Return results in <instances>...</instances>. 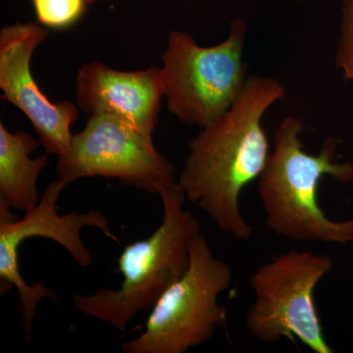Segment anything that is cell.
Returning a JSON list of instances; mask_svg holds the SVG:
<instances>
[{
	"instance_id": "6da1fadb",
	"label": "cell",
	"mask_w": 353,
	"mask_h": 353,
	"mask_svg": "<svg viewBox=\"0 0 353 353\" xmlns=\"http://www.w3.org/2000/svg\"><path fill=\"white\" fill-rule=\"evenodd\" d=\"M285 94L274 79L248 77L232 108L189 141L178 183L187 201L236 240L248 241L253 234L241 212V192L259 180L271 154L262 119Z\"/></svg>"
},
{
	"instance_id": "7a4b0ae2",
	"label": "cell",
	"mask_w": 353,
	"mask_h": 353,
	"mask_svg": "<svg viewBox=\"0 0 353 353\" xmlns=\"http://www.w3.org/2000/svg\"><path fill=\"white\" fill-rule=\"evenodd\" d=\"M303 129V121L288 116L274 134V150L259 183L267 227L290 241L353 243V218L330 219L318 197L325 176L353 182V163L336 161L338 141L331 136L318 154H309L299 137Z\"/></svg>"
},
{
	"instance_id": "3957f363",
	"label": "cell",
	"mask_w": 353,
	"mask_h": 353,
	"mask_svg": "<svg viewBox=\"0 0 353 353\" xmlns=\"http://www.w3.org/2000/svg\"><path fill=\"white\" fill-rule=\"evenodd\" d=\"M158 196L163 204V219L148 238L130 243L121 252L119 289L73 296L81 313L119 332H124L139 313L152 310L166 290L185 275L190 245L201 234V223L183 208L187 197L179 183H172Z\"/></svg>"
},
{
	"instance_id": "277c9868",
	"label": "cell",
	"mask_w": 353,
	"mask_h": 353,
	"mask_svg": "<svg viewBox=\"0 0 353 353\" xmlns=\"http://www.w3.org/2000/svg\"><path fill=\"white\" fill-rule=\"evenodd\" d=\"M248 26L232 21L228 38L204 48L188 32L168 34L161 60L163 95L169 113L181 122L201 128L232 108L248 80L243 61Z\"/></svg>"
},
{
	"instance_id": "5b68a950",
	"label": "cell",
	"mask_w": 353,
	"mask_h": 353,
	"mask_svg": "<svg viewBox=\"0 0 353 353\" xmlns=\"http://www.w3.org/2000/svg\"><path fill=\"white\" fill-rule=\"evenodd\" d=\"M233 282V271L218 259L199 234L190 245L189 269L153 306L145 332L123 343L124 353H185L210 340L227 324L228 311L219 303Z\"/></svg>"
},
{
	"instance_id": "8992f818",
	"label": "cell",
	"mask_w": 353,
	"mask_h": 353,
	"mask_svg": "<svg viewBox=\"0 0 353 353\" xmlns=\"http://www.w3.org/2000/svg\"><path fill=\"white\" fill-rule=\"evenodd\" d=\"M333 267L328 254L290 250L253 272L248 283L254 299L245 317L252 338L262 343L297 340L315 353H334L314 296L318 284Z\"/></svg>"
},
{
	"instance_id": "52a82bcc",
	"label": "cell",
	"mask_w": 353,
	"mask_h": 353,
	"mask_svg": "<svg viewBox=\"0 0 353 353\" xmlns=\"http://www.w3.org/2000/svg\"><path fill=\"white\" fill-rule=\"evenodd\" d=\"M66 185L59 179L50 183L38 205L25 212L22 218L13 214L12 209L0 201V292L6 294L13 288L17 290L24 333L27 336L32 334L41 299L57 301V296L46 285L39 283L29 284L23 277L19 264V248L23 241L37 236L55 241L81 267L90 266L94 261L92 252L81 238L83 228H97L110 240L120 243L111 232L108 218L99 211H88L85 214H58L57 201Z\"/></svg>"
},
{
	"instance_id": "ba28073f",
	"label": "cell",
	"mask_w": 353,
	"mask_h": 353,
	"mask_svg": "<svg viewBox=\"0 0 353 353\" xmlns=\"http://www.w3.org/2000/svg\"><path fill=\"white\" fill-rule=\"evenodd\" d=\"M57 174L67 185L85 178L118 179L148 194L174 183L175 166L158 152L152 136L109 114H92L71 146L57 157Z\"/></svg>"
},
{
	"instance_id": "9c48e42d",
	"label": "cell",
	"mask_w": 353,
	"mask_h": 353,
	"mask_svg": "<svg viewBox=\"0 0 353 353\" xmlns=\"http://www.w3.org/2000/svg\"><path fill=\"white\" fill-rule=\"evenodd\" d=\"M48 36L39 23H15L0 31L1 99L27 116L46 153L57 157L68 152L74 134L71 127L80 108L69 101L53 103L32 77V54Z\"/></svg>"
},
{
	"instance_id": "30bf717a",
	"label": "cell",
	"mask_w": 353,
	"mask_h": 353,
	"mask_svg": "<svg viewBox=\"0 0 353 353\" xmlns=\"http://www.w3.org/2000/svg\"><path fill=\"white\" fill-rule=\"evenodd\" d=\"M75 95L83 112L115 116L152 136L164 97L161 68L120 71L101 62H88L78 71Z\"/></svg>"
},
{
	"instance_id": "8fae6325",
	"label": "cell",
	"mask_w": 353,
	"mask_h": 353,
	"mask_svg": "<svg viewBox=\"0 0 353 353\" xmlns=\"http://www.w3.org/2000/svg\"><path fill=\"white\" fill-rule=\"evenodd\" d=\"M39 145V139L29 132H9L0 122V201L11 209L27 212L41 201L38 180L48 157H31Z\"/></svg>"
},
{
	"instance_id": "7c38bea8",
	"label": "cell",
	"mask_w": 353,
	"mask_h": 353,
	"mask_svg": "<svg viewBox=\"0 0 353 353\" xmlns=\"http://www.w3.org/2000/svg\"><path fill=\"white\" fill-rule=\"evenodd\" d=\"M39 24L52 30H65L80 21L87 0H32Z\"/></svg>"
},
{
	"instance_id": "4fadbf2b",
	"label": "cell",
	"mask_w": 353,
	"mask_h": 353,
	"mask_svg": "<svg viewBox=\"0 0 353 353\" xmlns=\"http://www.w3.org/2000/svg\"><path fill=\"white\" fill-rule=\"evenodd\" d=\"M340 30L336 65L343 70L345 81H353V0H343Z\"/></svg>"
}]
</instances>
